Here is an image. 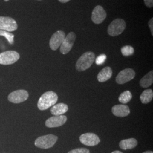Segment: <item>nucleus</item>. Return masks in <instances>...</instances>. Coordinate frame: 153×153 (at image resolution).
<instances>
[{
    "mask_svg": "<svg viewBox=\"0 0 153 153\" xmlns=\"http://www.w3.org/2000/svg\"><path fill=\"white\" fill-rule=\"evenodd\" d=\"M153 98V90L151 89H147L143 91L141 94L140 96V100L143 104H147L152 100Z\"/></svg>",
    "mask_w": 153,
    "mask_h": 153,
    "instance_id": "nucleus-19",
    "label": "nucleus"
},
{
    "mask_svg": "<svg viewBox=\"0 0 153 153\" xmlns=\"http://www.w3.org/2000/svg\"><path fill=\"white\" fill-rule=\"evenodd\" d=\"M153 82V71H149L145 76H143L140 81V86L143 88H149Z\"/></svg>",
    "mask_w": 153,
    "mask_h": 153,
    "instance_id": "nucleus-18",
    "label": "nucleus"
},
{
    "mask_svg": "<svg viewBox=\"0 0 153 153\" xmlns=\"http://www.w3.org/2000/svg\"><path fill=\"white\" fill-rule=\"evenodd\" d=\"M121 52L122 55L124 56H129L134 53V48L131 45H126L121 48Z\"/></svg>",
    "mask_w": 153,
    "mask_h": 153,
    "instance_id": "nucleus-22",
    "label": "nucleus"
},
{
    "mask_svg": "<svg viewBox=\"0 0 153 153\" xmlns=\"http://www.w3.org/2000/svg\"><path fill=\"white\" fill-rule=\"evenodd\" d=\"M126 23L123 19H116L109 24L107 32L111 36H116L124 31L126 29Z\"/></svg>",
    "mask_w": 153,
    "mask_h": 153,
    "instance_id": "nucleus-4",
    "label": "nucleus"
},
{
    "mask_svg": "<svg viewBox=\"0 0 153 153\" xmlns=\"http://www.w3.org/2000/svg\"><path fill=\"white\" fill-rule=\"evenodd\" d=\"M107 17V13L101 6H97L92 12L91 19L95 24H100Z\"/></svg>",
    "mask_w": 153,
    "mask_h": 153,
    "instance_id": "nucleus-12",
    "label": "nucleus"
},
{
    "mask_svg": "<svg viewBox=\"0 0 153 153\" xmlns=\"http://www.w3.org/2000/svg\"><path fill=\"white\" fill-rule=\"evenodd\" d=\"M65 36V33L62 31H57L54 33L49 40L50 48L53 51H56L60 47Z\"/></svg>",
    "mask_w": 153,
    "mask_h": 153,
    "instance_id": "nucleus-9",
    "label": "nucleus"
},
{
    "mask_svg": "<svg viewBox=\"0 0 153 153\" xmlns=\"http://www.w3.org/2000/svg\"><path fill=\"white\" fill-rule=\"evenodd\" d=\"M29 97L28 93L25 90H18L13 91L8 96V100L13 103H21L26 101Z\"/></svg>",
    "mask_w": 153,
    "mask_h": 153,
    "instance_id": "nucleus-7",
    "label": "nucleus"
},
{
    "mask_svg": "<svg viewBox=\"0 0 153 153\" xmlns=\"http://www.w3.org/2000/svg\"><path fill=\"white\" fill-rule=\"evenodd\" d=\"M20 55L14 51H7L0 53V64L9 65L16 63L19 59Z\"/></svg>",
    "mask_w": 153,
    "mask_h": 153,
    "instance_id": "nucleus-5",
    "label": "nucleus"
},
{
    "mask_svg": "<svg viewBox=\"0 0 153 153\" xmlns=\"http://www.w3.org/2000/svg\"><path fill=\"white\" fill-rule=\"evenodd\" d=\"M76 39V35L73 32H71L66 36L64 40L60 46V52L63 55L68 53L71 50Z\"/></svg>",
    "mask_w": 153,
    "mask_h": 153,
    "instance_id": "nucleus-8",
    "label": "nucleus"
},
{
    "mask_svg": "<svg viewBox=\"0 0 153 153\" xmlns=\"http://www.w3.org/2000/svg\"><path fill=\"white\" fill-rule=\"evenodd\" d=\"M17 28L18 25L15 19L9 16H0V30L10 33Z\"/></svg>",
    "mask_w": 153,
    "mask_h": 153,
    "instance_id": "nucleus-6",
    "label": "nucleus"
},
{
    "mask_svg": "<svg viewBox=\"0 0 153 153\" xmlns=\"http://www.w3.org/2000/svg\"><path fill=\"white\" fill-rule=\"evenodd\" d=\"M137 144L138 142L137 140L134 138H131L121 140L119 143V146L121 149L128 150L136 148L137 146Z\"/></svg>",
    "mask_w": 153,
    "mask_h": 153,
    "instance_id": "nucleus-17",
    "label": "nucleus"
},
{
    "mask_svg": "<svg viewBox=\"0 0 153 153\" xmlns=\"http://www.w3.org/2000/svg\"><path fill=\"white\" fill-rule=\"evenodd\" d=\"M38 1H41V0H38Z\"/></svg>",
    "mask_w": 153,
    "mask_h": 153,
    "instance_id": "nucleus-31",
    "label": "nucleus"
},
{
    "mask_svg": "<svg viewBox=\"0 0 153 153\" xmlns=\"http://www.w3.org/2000/svg\"><path fill=\"white\" fill-rule=\"evenodd\" d=\"M0 36L5 37L9 43V44L13 45L14 43V35L12 33L4 30H0Z\"/></svg>",
    "mask_w": 153,
    "mask_h": 153,
    "instance_id": "nucleus-21",
    "label": "nucleus"
},
{
    "mask_svg": "<svg viewBox=\"0 0 153 153\" xmlns=\"http://www.w3.org/2000/svg\"><path fill=\"white\" fill-rule=\"evenodd\" d=\"M111 153H122L121 152H120V151H118V150H116V151H114V152H112Z\"/></svg>",
    "mask_w": 153,
    "mask_h": 153,
    "instance_id": "nucleus-28",
    "label": "nucleus"
},
{
    "mask_svg": "<svg viewBox=\"0 0 153 153\" xmlns=\"http://www.w3.org/2000/svg\"><path fill=\"white\" fill-rule=\"evenodd\" d=\"M58 137L53 134H47L38 137L35 141V145L39 148L47 149L54 146Z\"/></svg>",
    "mask_w": 153,
    "mask_h": 153,
    "instance_id": "nucleus-3",
    "label": "nucleus"
},
{
    "mask_svg": "<svg viewBox=\"0 0 153 153\" xmlns=\"http://www.w3.org/2000/svg\"><path fill=\"white\" fill-rule=\"evenodd\" d=\"M148 25H149V28H150V31H151V33H152V36L153 35V18H151L150 20H149V23H148Z\"/></svg>",
    "mask_w": 153,
    "mask_h": 153,
    "instance_id": "nucleus-26",
    "label": "nucleus"
},
{
    "mask_svg": "<svg viewBox=\"0 0 153 153\" xmlns=\"http://www.w3.org/2000/svg\"><path fill=\"white\" fill-rule=\"evenodd\" d=\"M79 140L83 145L88 146H94L100 142V140L98 136L93 133L83 134L79 137Z\"/></svg>",
    "mask_w": 153,
    "mask_h": 153,
    "instance_id": "nucleus-11",
    "label": "nucleus"
},
{
    "mask_svg": "<svg viewBox=\"0 0 153 153\" xmlns=\"http://www.w3.org/2000/svg\"><path fill=\"white\" fill-rule=\"evenodd\" d=\"M68 153H90V150L86 148H78L71 150Z\"/></svg>",
    "mask_w": 153,
    "mask_h": 153,
    "instance_id": "nucleus-24",
    "label": "nucleus"
},
{
    "mask_svg": "<svg viewBox=\"0 0 153 153\" xmlns=\"http://www.w3.org/2000/svg\"><path fill=\"white\" fill-rule=\"evenodd\" d=\"M145 5L149 8H152L153 6V0H143Z\"/></svg>",
    "mask_w": 153,
    "mask_h": 153,
    "instance_id": "nucleus-25",
    "label": "nucleus"
},
{
    "mask_svg": "<svg viewBox=\"0 0 153 153\" xmlns=\"http://www.w3.org/2000/svg\"><path fill=\"white\" fill-rule=\"evenodd\" d=\"M68 111V106L66 104L60 103L53 105L50 109L51 114L54 116H60L64 114Z\"/></svg>",
    "mask_w": 153,
    "mask_h": 153,
    "instance_id": "nucleus-15",
    "label": "nucleus"
},
{
    "mask_svg": "<svg viewBox=\"0 0 153 153\" xmlns=\"http://www.w3.org/2000/svg\"><path fill=\"white\" fill-rule=\"evenodd\" d=\"M112 112L117 117H126L129 115L130 109L126 105L118 104L115 105L112 108Z\"/></svg>",
    "mask_w": 153,
    "mask_h": 153,
    "instance_id": "nucleus-14",
    "label": "nucleus"
},
{
    "mask_svg": "<svg viewBox=\"0 0 153 153\" xmlns=\"http://www.w3.org/2000/svg\"><path fill=\"white\" fill-rule=\"evenodd\" d=\"M67 121V117L64 115L54 116L47 119L45 125L48 128H57L64 125Z\"/></svg>",
    "mask_w": 153,
    "mask_h": 153,
    "instance_id": "nucleus-13",
    "label": "nucleus"
},
{
    "mask_svg": "<svg viewBox=\"0 0 153 153\" xmlns=\"http://www.w3.org/2000/svg\"><path fill=\"white\" fill-rule=\"evenodd\" d=\"M58 100V96L56 93L49 91L44 93L39 98L38 102L39 109L44 111L48 109L54 105Z\"/></svg>",
    "mask_w": 153,
    "mask_h": 153,
    "instance_id": "nucleus-1",
    "label": "nucleus"
},
{
    "mask_svg": "<svg viewBox=\"0 0 153 153\" xmlns=\"http://www.w3.org/2000/svg\"><path fill=\"white\" fill-rule=\"evenodd\" d=\"M143 153H153V152L152 151H146V152H145Z\"/></svg>",
    "mask_w": 153,
    "mask_h": 153,
    "instance_id": "nucleus-29",
    "label": "nucleus"
},
{
    "mask_svg": "<svg viewBox=\"0 0 153 153\" xmlns=\"http://www.w3.org/2000/svg\"><path fill=\"white\" fill-rule=\"evenodd\" d=\"M95 59V56L92 52H87L84 53L78 59L76 64V71H85L93 65Z\"/></svg>",
    "mask_w": 153,
    "mask_h": 153,
    "instance_id": "nucleus-2",
    "label": "nucleus"
},
{
    "mask_svg": "<svg viewBox=\"0 0 153 153\" xmlns=\"http://www.w3.org/2000/svg\"><path fill=\"white\" fill-rule=\"evenodd\" d=\"M136 76L134 70L131 68L125 69L118 74L116 78V81L118 84H124L133 79Z\"/></svg>",
    "mask_w": 153,
    "mask_h": 153,
    "instance_id": "nucleus-10",
    "label": "nucleus"
},
{
    "mask_svg": "<svg viewBox=\"0 0 153 153\" xmlns=\"http://www.w3.org/2000/svg\"><path fill=\"white\" fill-rule=\"evenodd\" d=\"M112 75V71L109 66L104 68L99 73L97 79L99 82H104L109 79Z\"/></svg>",
    "mask_w": 153,
    "mask_h": 153,
    "instance_id": "nucleus-16",
    "label": "nucleus"
},
{
    "mask_svg": "<svg viewBox=\"0 0 153 153\" xmlns=\"http://www.w3.org/2000/svg\"><path fill=\"white\" fill-rule=\"evenodd\" d=\"M132 98V94L129 91H126L121 93L119 97V100L123 104H126L130 102Z\"/></svg>",
    "mask_w": 153,
    "mask_h": 153,
    "instance_id": "nucleus-20",
    "label": "nucleus"
},
{
    "mask_svg": "<svg viewBox=\"0 0 153 153\" xmlns=\"http://www.w3.org/2000/svg\"><path fill=\"white\" fill-rule=\"evenodd\" d=\"M5 1H9V0H4Z\"/></svg>",
    "mask_w": 153,
    "mask_h": 153,
    "instance_id": "nucleus-30",
    "label": "nucleus"
},
{
    "mask_svg": "<svg viewBox=\"0 0 153 153\" xmlns=\"http://www.w3.org/2000/svg\"><path fill=\"white\" fill-rule=\"evenodd\" d=\"M107 56L104 54H102L98 56L95 60V63L97 65H100L104 64V62L106 60Z\"/></svg>",
    "mask_w": 153,
    "mask_h": 153,
    "instance_id": "nucleus-23",
    "label": "nucleus"
},
{
    "mask_svg": "<svg viewBox=\"0 0 153 153\" xmlns=\"http://www.w3.org/2000/svg\"><path fill=\"white\" fill-rule=\"evenodd\" d=\"M59 1L61 3H66V2H69V1H70L71 0H59Z\"/></svg>",
    "mask_w": 153,
    "mask_h": 153,
    "instance_id": "nucleus-27",
    "label": "nucleus"
}]
</instances>
